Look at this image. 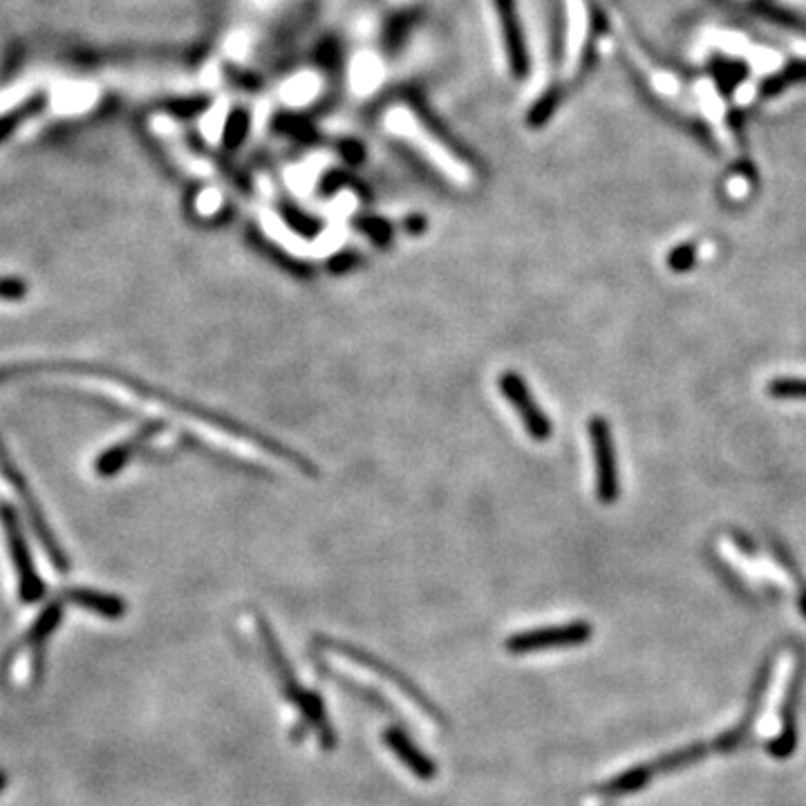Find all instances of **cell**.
I'll list each match as a JSON object with an SVG mask.
<instances>
[{"instance_id":"obj_19","label":"cell","mask_w":806,"mask_h":806,"mask_svg":"<svg viewBox=\"0 0 806 806\" xmlns=\"http://www.w3.org/2000/svg\"><path fill=\"white\" fill-rule=\"evenodd\" d=\"M27 296V283L23 278L0 276V301H23Z\"/></svg>"},{"instance_id":"obj_7","label":"cell","mask_w":806,"mask_h":806,"mask_svg":"<svg viewBox=\"0 0 806 806\" xmlns=\"http://www.w3.org/2000/svg\"><path fill=\"white\" fill-rule=\"evenodd\" d=\"M589 439H592L594 448L598 500L612 504L618 498V468L612 426L603 417L589 419Z\"/></svg>"},{"instance_id":"obj_11","label":"cell","mask_w":806,"mask_h":806,"mask_svg":"<svg viewBox=\"0 0 806 806\" xmlns=\"http://www.w3.org/2000/svg\"><path fill=\"white\" fill-rule=\"evenodd\" d=\"M157 428H159V424H157V421H153V424H148L146 428H142V433H137L135 437L126 439V442H119L117 446H112V448H108V451H103L99 455V459H97V464H95L97 473L101 477L117 475L121 468H124L130 462V459L135 457V453L139 451V448H142L148 442V439H151L157 433Z\"/></svg>"},{"instance_id":"obj_3","label":"cell","mask_w":806,"mask_h":806,"mask_svg":"<svg viewBox=\"0 0 806 806\" xmlns=\"http://www.w3.org/2000/svg\"><path fill=\"white\" fill-rule=\"evenodd\" d=\"M0 473L5 475V480L12 484V489L16 491L18 498H21V504H23L25 513H27V520H30L32 529L36 533V538L41 540L43 549L48 551L52 565L59 571H68L70 562H68V558H65V551L61 549L59 542H56V536L52 533V529L48 527V522H45V515L41 511L39 500H36L34 493L30 491V484H27L25 475L21 473V468L14 464V459H12V455H9L7 446L3 442V437H0Z\"/></svg>"},{"instance_id":"obj_12","label":"cell","mask_w":806,"mask_h":806,"mask_svg":"<svg viewBox=\"0 0 806 806\" xmlns=\"http://www.w3.org/2000/svg\"><path fill=\"white\" fill-rule=\"evenodd\" d=\"M65 598H68L70 603L83 607L86 612H92V614L103 616V618H110V621L124 618L126 612H128L126 603L121 601L119 596L103 594V592H97V589L74 587V589H68V592H65Z\"/></svg>"},{"instance_id":"obj_14","label":"cell","mask_w":806,"mask_h":806,"mask_svg":"<svg viewBox=\"0 0 806 806\" xmlns=\"http://www.w3.org/2000/svg\"><path fill=\"white\" fill-rule=\"evenodd\" d=\"M498 16L500 27L504 34V52H506V65L513 74H524L527 70V59H524L522 39L518 36V23H515L513 7L509 0H498Z\"/></svg>"},{"instance_id":"obj_18","label":"cell","mask_w":806,"mask_h":806,"mask_svg":"<svg viewBox=\"0 0 806 806\" xmlns=\"http://www.w3.org/2000/svg\"><path fill=\"white\" fill-rule=\"evenodd\" d=\"M775 399H806V379H775L768 386Z\"/></svg>"},{"instance_id":"obj_16","label":"cell","mask_w":806,"mask_h":806,"mask_svg":"<svg viewBox=\"0 0 806 806\" xmlns=\"http://www.w3.org/2000/svg\"><path fill=\"white\" fill-rule=\"evenodd\" d=\"M61 618H63V605L61 603H52V605L45 607L41 612V616L32 623L30 632H27V643L36 645V648H41V645L56 632V627H59Z\"/></svg>"},{"instance_id":"obj_21","label":"cell","mask_w":806,"mask_h":806,"mask_svg":"<svg viewBox=\"0 0 806 806\" xmlns=\"http://www.w3.org/2000/svg\"><path fill=\"white\" fill-rule=\"evenodd\" d=\"M5 786H7V773L0 768V793L5 791Z\"/></svg>"},{"instance_id":"obj_17","label":"cell","mask_w":806,"mask_h":806,"mask_svg":"<svg viewBox=\"0 0 806 806\" xmlns=\"http://www.w3.org/2000/svg\"><path fill=\"white\" fill-rule=\"evenodd\" d=\"M806 81V61L800 63H793L789 68H784L780 74H775V77L768 79L764 83V97H773V95H780L789 86H795V83H804Z\"/></svg>"},{"instance_id":"obj_2","label":"cell","mask_w":806,"mask_h":806,"mask_svg":"<svg viewBox=\"0 0 806 806\" xmlns=\"http://www.w3.org/2000/svg\"><path fill=\"white\" fill-rule=\"evenodd\" d=\"M386 128L392 135L403 139L408 146L433 164L439 173L448 177L453 184L468 189L475 182L473 168L468 166L462 157H459L453 148H448L442 139H439L433 130H430L415 110L406 106H395L388 110L386 115Z\"/></svg>"},{"instance_id":"obj_15","label":"cell","mask_w":806,"mask_h":806,"mask_svg":"<svg viewBox=\"0 0 806 806\" xmlns=\"http://www.w3.org/2000/svg\"><path fill=\"white\" fill-rule=\"evenodd\" d=\"M45 106H48V95L39 92V95L25 99L23 103H18L16 108L5 112V115H0V144L7 142L25 121H30L32 117L39 115V112H43Z\"/></svg>"},{"instance_id":"obj_1","label":"cell","mask_w":806,"mask_h":806,"mask_svg":"<svg viewBox=\"0 0 806 806\" xmlns=\"http://www.w3.org/2000/svg\"><path fill=\"white\" fill-rule=\"evenodd\" d=\"M771 672H773L771 665H764V668L759 670L751 706H748L744 719L739 721L735 728L726 730L724 735H719L717 739H712V742L692 744L688 748H681V751H674V753L665 755V757L652 759V762H648V764L634 766V768H630V771H625L621 775L612 777L609 782H605L601 789H598V793L605 795V798H621V795H630V793L641 791L643 786L650 784L656 775L672 773V771H677L679 766L683 768L688 764H695V762H699V759H706L710 755L735 751V748L742 746L748 739V735H751V726L755 724L759 708H762V697L766 692L768 681H771Z\"/></svg>"},{"instance_id":"obj_8","label":"cell","mask_w":806,"mask_h":806,"mask_svg":"<svg viewBox=\"0 0 806 806\" xmlns=\"http://www.w3.org/2000/svg\"><path fill=\"white\" fill-rule=\"evenodd\" d=\"M498 386L502 390V395L506 397V401H509L513 410L518 412V417L524 424V428H527V433L536 439V442H547V439L551 437V421L547 419L545 412H542L536 399H533L531 390L527 388V383H524L520 374H515V372L500 374Z\"/></svg>"},{"instance_id":"obj_10","label":"cell","mask_w":806,"mask_h":806,"mask_svg":"<svg viewBox=\"0 0 806 806\" xmlns=\"http://www.w3.org/2000/svg\"><path fill=\"white\" fill-rule=\"evenodd\" d=\"M383 744L388 751L395 755L399 762L408 768V771L421 782H433L437 777V764L430 759L421 748L412 742V739L403 733L401 728H386L383 730Z\"/></svg>"},{"instance_id":"obj_20","label":"cell","mask_w":806,"mask_h":806,"mask_svg":"<svg viewBox=\"0 0 806 806\" xmlns=\"http://www.w3.org/2000/svg\"><path fill=\"white\" fill-rule=\"evenodd\" d=\"M668 265L674 271H688L692 265H695V247H692V245L677 247L670 253Z\"/></svg>"},{"instance_id":"obj_4","label":"cell","mask_w":806,"mask_h":806,"mask_svg":"<svg viewBox=\"0 0 806 806\" xmlns=\"http://www.w3.org/2000/svg\"><path fill=\"white\" fill-rule=\"evenodd\" d=\"M0 520H3V529L7 536L9 556H12V565L16 569L18 578V594H21L23 603H39L45 596V583L34 567V560L30 554V545H27L23 524L18 520V513L12 506H3L0 509Z\"/></svg>"},{"instance_id":"obj_9","label":"cell","mask_w":806,"mask_h":806,"mask_svg":"<svg viewBox=\"0 0 806 806\" xmlns=\"http://www.w3.org/2000/svg\"><path fill=\"white\" fill-rule=\"evenodd\" d=\"M256 623H258V634H260L262 648H265V652L269 656L271 670L276 672L280 690H283V695H285V699L289 701V704L296 706V710H301L309 701V697H312L314 690H307V688L301 686V683H298V677H296V672L292 668V663H289L285 650L280 648L276 634H274V630H271V625L265 621V618L256 616Z\"/></svg>"},{"instance_id":"obj_6","label":"cell","mask_w":806,"mask_h":806,"mask_svg":"<svg viewBox=\"0 0 806 806\" xmlns=\"http://www.w3.org/2000/svg\"><path fill=\"white\" fill-rule=\"evenodd\" d=\"M325 643H327V645H325L327 650H332V652H336V654H343L345 659L354 661L356 665H363V668H368L370 672L379 674L381 679L390 681L392 686H397L410 701H415V704L419 706V710L426 712V715H428L430 719H435L437 724H442V726H448V721L444 719L442 710H439V708L433 704V701H430V699L424 695V692H421V690L415 686V683H412V681L406 677V674L399 672V670L395 668V665L381 661L379 656H374V654H370V652L356 648V645H350V643H336V641H325Z\"/></svg>"},{"instance_id":"obj_13","label":"cell","mask_w":806,"mask_h":806,"mask_svg":"<svg viewBox=\"0 0 806 806\" xmlns=\"http://www.w3.org/2000/svg\"><path fill=\"white\" fill-rule=\"evenodd\" d=\"M800 686H802V677L800 674H795L789 692H786V701H784V708H782V730H780V737L775 739V742L768 746V751L775 757H789L795 748V733H798V728H795V706H798V697H800Z\"/></svg>"},{"instance_id":"obj_5","label":"cell","mask_w":806,"mask_h":806,"mask_svg":"<svg viewBox=\"0 0 806 806\" xmlns=\"http://www.w3.org/2000/svg\"><path fill=\"white\" fill-rule=\"evenodd\" d=\"M594 627L585 621H574L565 625H547L536 627V630L518 632L506 639L504 648L509 654H533V652H547V650H562V648H576L585 641L592 639Z\"/></svg>"}]
</instances>
